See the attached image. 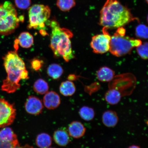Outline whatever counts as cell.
I'll use <instances>...</instances> for the list:
<instances>
[{"instance_id":"obj_1","label":"cell","mask_w":148,"mask_h":148,"mask_svg":"<svg viewBox=\"0 0 148 148\" xmlns=\"http://www.w3.org/2000/svg\"><path fill=\"white\" fill-rule=\"evenodd\" d=\"M3 59L7 75L3 81L1 90L7 93H14L20 88V81L28 77V72L25 62L16 50L9 51Z\"/></svg>"},{"instance_id":"obj_2","label":"cell","mask_w":148,"mask_h":148,"mask_svg":"<svg viewBox=\"0 0 148 148\" xmlns=\"http://www.w3.org/2000/svg\"><path fill=\"white\" fill-rule=\"evenodd\" d=\"M48 21V25L51 29L50 46L55 57H62L66 62H69L75 57L70 40L73 36V33L69 29L61 27L56 20Z\"/></svg>"},{"instance_id":"obj_3","label":"cell","mask_w":148,"mask_h":148,"mask_svg":"<svg viewBox=\"0 0 148 148\" xmlns=\"http://www.w3.org/2000/svg\"><path fill=\"white\" fill-rule=\"evenodd\" d=\"M129 9L118 0H107L100 12L99 23L106 29L122 27L132 20Z\"/></svg>"},{"instance_id":"obj_4","label":"cell","mask_w":148,"mask_h":148,"mask_svg":"<svg viewBox=\"0 0 148 148\" xmlns=\"http://www.w3.org/2000/svg\"><path fill=\"white\" fill-rule=\"evenodd\" d=\"M23 20V16L18 17L15 7L11 2L6 1L0 5V34H12Z\"/></svg>"},{"instance_id":"obj_5","label":"cell","mask_w":148,"mask_h":148,"mask_svg":"<svg viewBox=\"0 0 148 148\" xmlns=\"http://www.w3.org/2000/svg\"><path fill=\"white\" fill-rule=\"evenodd\" d=\"M125 32L123 28L119 27L111 36L109 51L113 55L121 57L128 54L134 47H137L142 43L140 40L125 36Z\"/></svg>"},{"instance_id":"obj_6","label":"cell","mask_w":148,"mask_h":148,"mask_svg":"<svg viewBox=\"0 0 148 148\" xmlns=\"http://www.w3.org/2000/svg\"><path fill=\"white\" fill-rule=\"evenodd\" d=\"M51 10L47 5L35 4L29 9V23L27 28L34 29L40 31L42 36L47 34L45 31L46 24L49 21Z\"/></svg>"},{"instance_id":"obj_7","label":"cell","mask_w":148,"mask_h":148,"mask_svg":"<svg viewBox=\"0 0 148 148\" xmlns=\"http://www.w3.org/2000/svg\"><path fill=\"white\" fill-rule=\"evenodd\" d=\"M16 115V110L14 105L0 98V128L12 124Z\"/></svg>"},{"instance_id":"obj_8","label":"cell","mask_w":148,"mask_h":148,"mask_svg":"<svg viewBox=\"0 0 148 148\" xmlns=\"http://www.w3.org/2000/svg\"><path fill=\"white\" fill-rule=\"evenodd\" d=\"M111 36L104 27L102 34L92 37L90 46L94 53L103 54L109 51Z\"/></svg>"},{"instance_id":"obj_9","label":"cell","mask_w":148,"mask_h":148,"mask_svg":"<svg viewBox=\"0 0 148 148\" xmlns=\"http://www.w3.org/2000/svg\"><path fill=\"white\" fill-rule=\"evenodd\" d=\"M25 109L26 112L33 115L39 114L43 108L42 101L38 98L35 96H29L25 103Z\"/></svg>"},{"instance_id":"obj_10","label":"cell","mask_w":148,"mask_h":148,"mask_svg":"<svg viewBox=\"0 0 148 148\" xmlns=\"http://www.w3.org/2000/svg\"><path fill=\"white\" fill-rule=\"evenodd\" d=\"M44 106L49 110H54L60 106L61 100L60 96L56 92H48L43 98Z\"/></svg>"},{"instance_id":"obj_11","label":"cell","mask_w":148,"mask_h":148,"mask_svg":"<svg viewBox=\"0 0 148 148\" xmlns=\"http://www.w3.org/2000/svg\"><path fill=\"white\" fill-rule=\"evenodd\" d=\"M68 130L70 136L75 138L82 137L86 131L84 125L81 122L77 121L71 122L68 127Z\"/></svg>"},{"instance_id":"obj_12","label":"cell","mask_w":148,"mask_h":148,"mask_svg":"<svg viewBox=\"0 0 148 148\" xmlns=\"http://www.w3.org/2000/svg\"><path fill=\"white\" fill-rule=\"evenodd\" d=\"M102 121L105 126L113 127L117 125L119 121V117L115 111L107 110L105 111L102 114Z\"/></svg>"},{"instance_id":"obj_13","label":"cell","mask_w":148,"mask_h":148,"mask_svg":"<svg viewBox=\"0 0 148 148\" xmlns=\"http://www.w3.org/2000/svg\"><path fill=\"white\" fill-rule=\"evenodd\" d=\"M70 136L68 131L64 129L57 130L53 134V139L55 143L60 147H65L69 143Z\"/></svg>"},{"instance_id":"obj_14","label":"cell","mask_w":148,"mask_h":148,"mask_svg":"<svg viewBox=\"0 0 148 148\" xmlns=\"http://www.w3.org/2000/svg\"><path fill=\"white\" fill-rule=\"evenodd\" d=\"M114 75L113 70L107 66L100 68L97 73L98 79L103 82H110L114 79Z\"/></svg>"},{"instance_id":"obj_15","label":"cell","mask_w":148,"mask_h":148,"mask_svg":"<svg viewBox=\"0 0 148 148\" xmlns=\"http://www.w3.org/2000/svg\"><path fill=\"white\" fill-rule=\"evenodd\" d=\"M15 42L16 45L19 44L21 47L28 49L33 45L34 43V38L30 33L24 32L20 33Z\"/></svg>"},{"instance_id":"obj_16","label":"cell","mask_w":148,"mask_h":148,"mask_svg":"<svg viewBox=\"0 0 148 148\" xmlns=\"http://www.w3.org/2000/svg\"><path fill=\"white\" fill-rule=\"evenodd\" d=\"M121 98V93L119 90L114 88L109 90L105 95V99L107 102L112 105L118 104Z\"/></svg>"},{"instance_id":"obj_17","label":"cell","mask_w":148,"mask_h":148,"mask_svg":"<svg viewBox=\"0 0 148 148\" xmlns=\"http://www.w3.org/2000/svg\"><path fill=\"white\" fill-rule=\"evenodd\" d=\"M52 140L49 135L45 133L38 134L36 136V144L39 148H48L51 147Z\"/></svg>"},{"instance_id":"obj_18","label":"cell","mask_w":148,"mask_h":148,"mask_svg":"<svg viewBox=\"0 0 148 148\" xmlns=\"http://www.w3.org/2000/svg\"><path fill=\"white\" fill-rule=\"evenodd\" d=\"M60 91V93L65 97H70L75 93L76 87L73 82L66 81L61 83Z\"/></svg>"},{"instance_id":"obj_19","label":"cell","mask_w":148,"mask_h":148,"mask_svg":"<svg viewBox=\"0 0 148 148\" xmlns=\"http://www.w3.org/2000/svg\"><path fill=\"white\" fill-rule=\"evenodd\" d=\"M0 139L3 141L8 142L18 141L16 134L9 127H4L0 131Z\"/></svg>"},{"instance_id":"obj_20","label":"cell","mask_w":148,"mask_h":148,"mask_svg":"<svg viewBox=\"0 0 148 148\" xmlns=\"http://www.w3.org/2000/svg\"><path fill=\"white\" fill-rule=\"evenodd\" d=\"M64 71L62 66L56 64H51L47 69V73L49 76L53 79H57L62 75Z\"/></svg>"},{"instance_id":"obj_21","label":"cell","mask_w":148,"mask_h":148,"mask_svg":"<svg viewBox=\"0 0 148 148\" xmlns=\"http://www.w3.org/2000/svg\"><path fill=\"white\" fill-rule=\"evenodd\" d=\"M79 115L81 118L86 121H92L95 115L94 109L87 106H83L79 110Z\"/></svg>"},{"instance_id":"obj_22","label":"cell","mask_w":148,"mask_h":148,"mask_svg":"<svg viewBox=\"0 0 148 148\" xmlns=\"http://www.w3.org/2000/svg\"><path fill=\"white\" fill-rule=\"evenodd\" d=\"M33 90L37 93L43 95L49 92V86L46 81L42 79H38L35 82Z\"/></svg>"},{"instance_id":"obj_23","label":"cell","mask_w":148,"mask_h":148,"mask_svg":"<svg viewBox=\"0 0 148 148\" xmlns=\"http://www.w3.org/2000/svg\"><path fill=\"white\" fill-rule=\"evenodd\" d=\"M75 0H57L56 5L62 12H66L75 6Z\"/></svg>"},{"instance_id":"obj_24","label":"cell","mask_w":148,"mask_h":148,"mask_svg":"<svg viewBox=\"0 0 148 148\" xmlns=\"http://www.w3.org/2000/svg\"><path fill=\"white\" fill-rule=\"evenodd\" d=\"M148 27L145 25L140 24L136 27V36L138 38L143 39L148 38Z\"/></svg>"},{"instance_id":"obj_25","label":"cell","mask_w":148,"mask_h":148,"mask_svg":"<svg viewBox=\"0 0 148 148\" xmlns=\"http://www.w3.org/2000/svg\"><path fill=\"white\" fill-rule=\"evenodd\" d=\"M136 50L140 57L144 60H147L148 56V47L147 42L141 44L137 47Z\"/></svg>"},{"instance_id":"obj_26","label":"cell","mask_w":148,"mask_h":148,"mask_svg":"<svg viewBox=\"0 0 148 148\" xmlns=\"http://www.w3.org/2000/svg\"><path fill=\"white\" fill-rule=\"evenodd\" d=\"M15 4L18 9L25 10L30 7L31 0H14Z\"/></svg>"},{"instance_id":"obj_27","label":"cell","mask_w":148,"mask_h":148,"mask_svg":"<svg viewBox=\"0 0 148 148\" xmlns=\"http://www.w3.org/2000/svg\"><path fill=\"white\" fill-rule=\"evenodd\" d=\"M19 144L18 142H8L3 141L0 139V148H14Z\"/></svg>"},{"instance_id":"obj_28","label":"cell","mask_w":148,"mask_h":148,"mask_svg":"<svg viewBox=\"0 0 148 148\" xmlns=\"http://www.w3.org/2000/svg\"><path fill=\"white\" fill-rule=\"evenodd\" d=\"M31 64L33 69L38 70L41 67L42 63L41 61L35 60L31 62Z\"/></svg>"},{"instance_id":"obj_29","label":"cell","mask_w":148,"mask_h":148,"mask_svg":"<svg viewBox=\"0 0 148 148\" xmlns=\"http://www.w3.org/2000/svg\"><path fill=\"white\" fill-rule=\"evenodd\" d=\"M14 148H34L32 146L29 145V144H26L23 146H21L20 144L16 145Z\"/></svg>"},{"instance_id":"obj_30","label":"cell","mask_w":148,"mask_h":148,"mask_svg":"<svg viewBox=\"0 0 148 148\" xmlns=\"http://www.w3.org/2000/svg\"><path fill=\"white\" fill-rule=\"evenodd\" d=\"M128 148H140V147L138 145H132L130 146Z\"/></svg>"},{"instance_id":"obj_31","label":"cell","mask_w":148,"mask_h":148,"mask_svg":"<svg viewBox=\"0 0 148 148\" xmlns=\"http://www.w3.org/2000/svg\"><path fill=\"white\" fill-rule=\"evenodd\" d=\"M146 1H147V3H148V0H146Z\"/></svg>"},{"instance_id":"obj_32","label":"cell","mask_w":148,"mask_h":148,"mask_svg":"<svg viewBox=\"0 0 148 148\" xmlns=\"http://www.w3.org/2000/svg\"><path fill=\"white\" fill-rule=\"evenodd\" d=\"M53 148V147H49V148Z\"/></svg>"}]
</instances>
